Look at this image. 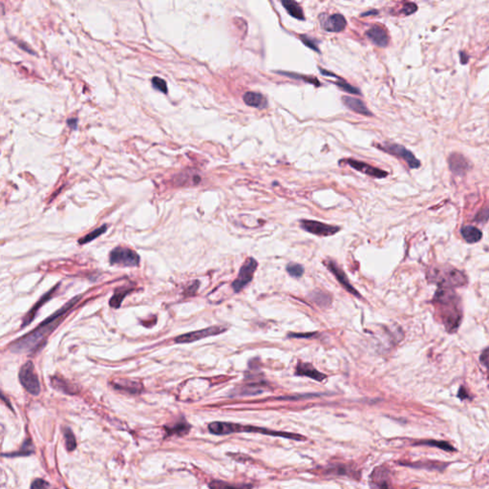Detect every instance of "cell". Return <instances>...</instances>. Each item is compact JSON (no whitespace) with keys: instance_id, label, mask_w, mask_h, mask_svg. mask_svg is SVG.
<instances>
[{"instance_id":"obj_14","label":"cell","mask_w":489,"mask_h":489,"mask_svg":"<svg viewBox=\"0 0 489 489\" xmlns=\"http://www.w3.org/2000/svg\"><path fill=\"white\" fill-rule=\"evenodd\" d=\"M344 161L350 167H352L354 170H358L359 172H362V173L369 175V176H372L374 178L382 179V178L387 177V175H388V173L384 170L373 168L370 165H367L365 162H362V161H359V160L348 159V160H344Z\"/></svg>"},{"instance_id":"obj_17","label":"cell","mask_w":489,"mask_h":489,"mask_svg":"<svg viewBox=\"0 0 489 489\" xmlns=\"http://www.w3.org/2000/svg\"><path fill=\"white\" fill-rule=\"evenodd\" d=\"M448 162L452 172L457 175H464L468 170H470L469 162L459 153L451 154L448 159Z\"/></svg>"},{"instance_id":"obj_36","label":"cell","mask_w":489,"mask_h":489,"mask_svg":"<svg viewBox=\"0 0 489 489\" xmlns=\"http://www.w3.org/2000/svg\"><path fill=\"white\" fill-rule=\"evenodd\" d=\"M151 82H152V86L155 89H157V90H159L160 92H162L164 94H167L168 93V85H167V83L162 78L158 77V76H154Z\"/></svg>"},{"instance_id":"obj_35","label":"cell","mask_w":489,"mask_h":489,"mask_svg":"<svg viewBox=\"0 0 489 489\" xmlns=\"http://www.w3.org/2000/svg\"><path fill=\"white\" fill-rule=\"evenodd\" d=\"M278 74H281V75H285L286 76H289V77H292V78H296V79H303L305 82H308V83H310L312 85H315V86H319V82L314 78V77H310V76H306V75H298V74H293V73H289V72H277Z\"/></svg>"},{"instance_id":"obj_33","label":"cell","mask_w":489,"mask_h":489,"mask_svg":"<svg viewBox=\"0 0 489 489\" xmlns=\"http://www.w3.org/2000/svg\"><path fill=\"white\" fill-rule=\"evenodd\" d=\"M64 438H65L66 447L69 451H74L76 447V442H75V436L73 432L71 431L70 428H65L63 430Z\"/></svg>"},{"instance_id":"obj_42","label":"cell","mask_w":489,"mask_h":489,"mask_svg":"<svg viewBox=\"0 0 489 489\" xmlns=\"http://www.w3.org/2000/svg\"><path fill=\"white\" fill-rule=\"evenodd\" d=\"M67 124H68V126H70L72 129L75 130V129L77 128V119H76V118L68 119V120H67Z\"/></svg>"},{"instance_id":"obj_22","label":"cell","mask_w":489,"mask_h":489,"mask_svg":"<svg viewBox=\"0 0 489 489\" xmlns=\"http://www.w3.org/2000/svg\"><path fill=\"white\" fill-rule=\"evenodd\" d=\"M461 235L467 243H476L481 238V231L475 226H465L461 228Z\"/></svg>"},{"instance_id":"obj_37","label":"cell","mask_w":489,"mask_h":489,"mask_svg":"<svg viewBox=\"0 0 489 489\" xmlns=\"http://www.w3.org/2000/svg\"><path fill=\"white\" fill-rule=\"evenodd\" d=\"M300 39H301L302 42L307 46V47L310 48L311 50L317 52V53H320L319 48H318V45H317V42L315 41V39H313L312 38H310L309 36H306V35H303V36H300L299 37Z\"/></svg>"},{"instance_id":"obj_12","label":"cell","mask_w":489,"mask_h":489,"mask_svg":"<svg viewBox=\"0 0 489 489\" xmlns=\"http://www.w3.org/2000/svg\"><path fill=\"white\" fill-rule=\"evenodd\" d=\"M324 265L328 268L330 272L336 276V278L338 279V281L343 286V288L346 291H348L350 293H352L353 295H355L357 297H361L360 294H359V292L353 287V285L349 281L347 275L345 274V273L343 272V270L339 267L338 264L336 263L335 261H333V260H327V261L324 262Z\"/></svg>"},{"instance_id":"obj_30","label":"cell","mask_w":489,"mask_h":489,"mask_svg":"<svg viewBox=\"0 0 489 489\" xmlns=\"http://www.w3.org/2000/svg\"><path fill=\"white\" fill-rule=\"evenodd\" d=\"M34 453V444L32 442V440H26L23 442L22 447L18 452H15L13 454H6L5 456L7 457H18V456H28Z\"/></svg>"},{"instance_id":"obj_38","label":"cell","mask_w":489,"mask_h":489,"mask_svg":"<svg viewBox=\"0 0 489 489\" xmlns=\"http://www.w3.org/2000/svg\"><path fill=\"white\" fill-rule=\"evenodd\" d=\"M417 10H418V7H417V5L415 3L408 2V3H406L404 6L402 7L401 14H403L404 16H410V15L414 14Z\"/></svg>"},{"instance_id":"obj_9","label":"cell","mask_w":489,"mask_h":489,"mask_svg":"<svg viewBox=\"0 0 489 489\" xmlns=\"http://www.w3.org/2000/svg\"><path fill=\"white\" fill-rule=\"evenodd\" d=\"M377 147L391 155H394L397 158L404 160L411 169H419L421 167L420 160L415 157L414 154L400 144L387 142L384 144H378Z\"/></svg>"},{"instance_id":"obj_18","label":"cell","mask_w":489,"mask_h":489,"mask_svg":"<svg viewBox=\"0 0 489 489\" xmlns=\"http://www.w3.org/2000/svg\"><path fill=\"white\" fill-rule=\"evenodd\" d=\"M57 288H58V285H57L55 288H53L51 291H49L47 293H45V294H44V295H43V296H42V297H41V298L38 300V303H37V304H36V305H35V306H34V307H33V308L30 310L28 313L25 315L24 320H23V322H22V325H21V326H22V328H24V327L28 326L29 324H30V323H31V322L34 320V318L36 317V314H37V311H38V309H39L40 307H42V306H43V305H44V304H45L48 300H50V299L52 298V296L54 295V293H55L56 291H57Z\"/></svg>"},{"instance_id":"obj_20","label":"cell","mask_w":489,"mask_h":489,"mask_svg":"<svg viewBox=\"0 0 489 489\" xmlns=\"http://www.w3.org/2000/svg\"><path fill=\"white\" fill-rule=\"evenodd\" d=\"M244 104L255 108H265L268 105V101L263 95L256 92H247L243 96Z\"/></svg>"},{"instance_id":"obj_34","label":"cell","mask_w":489,"mask_h":489,"mask_svg":"<svg viewBox=\"0 0 489 489\" xmlns=\"http://www.w3.org/2000/svg\"><path fill=\"white\" fill-rule=\"evenodd\" d=\"M338 79H339V80H338V82H336V83H335V85H337V86H339V88H340L341 90H343V91H345V92H348V93H351V94L361 95L360 91H359V89L356 88V87H354V86H352L351 85H349L348 83H346V82H345L343 78H341V77H339V76H338Z\"/></svg>"},{"instance_id":"obj_4","label":"cell","mask_w":489,"mask_h":489,"mask_svg":"<svg viewBox=\"0 0 489 489\" xmlns=\"http://www.w3.org/2000/svg\"><path fill=\"white\" fill-rule=\"evenodd\" d=\"M435 299L445 307L444 310H447V312L443 314V316L445 317L446 328L449 331H455L458 328L461 319L458 307L450 309V307L457 305V302H455V293L446 288H440L435 295Z\"/></svg>"},{"instance_id":"obj_26","label":"cell","mask_w":489,"mask_h":489,"mask_svg":"<svg viewBox=\"0 0 489 489\" xmlns=\"http://www.w3.org/2000/svg\"><path fill=\"white\" fill-rule=\"evenodd\" d=\"M166 430L168 432V436H172V435H175V434L179 435V436H183V435L188 434V431L190 430V425L187 424L184 420V421H181L180 423H177L171 427H166Z\"/></svg>"},{"instance_id":"obj_44","label":"cell","mask_w":489,"mask_h":489,"mask_svg":"<svg viewBox=\"0 0 489 489\" xmlns=\"http://www.w3.org/2000/svg\"><path fill=\"white\" fill-rule=\"evenodd\" d=\"M461 61L462 64H465V63H467V61H468V57H467V55H466L465 53H463V52H461Z\"/></svg>"},{"instance_id":"obj_7","label":"cell","mask_w":489,"mask_h":489,"mask_svg":"<svg viewBox=\"0 0 489 489\" xmlns=\"http://www.w3.org/2000/svg\"><path fill=\"white\" fill-rule=\"evenodd\" d=\"M226 329L227 328L225 326H220V325L211 326V327H208L206 329L199 330V331H195V332H190V333L185 334V335H181L174 340H175V343H178V344L192 343V342H195V341L201 340V339L221 335V334L225 333Z\"/></svg>"},{"instance_id":"obj_16","label":"cell","mask_w":489,"mask_h":489,"mask_svg":"<svg viewBox=\"0 0 489 489\" xmlns=\"http://www.w3.org/2000/svg\"><path fill=\"white\" fill-rule=\"evenodd\" d=\"M367 38L378 47H386L389 43V37L385 29L379 25H374L366 32Z\"/></svg>"},{"instance_id":"obj_31","label":"cell","mask_w":489,"mask_h":489,"mask_svg":"<svg viewBox=\"0 0 489 489\" xmlns=\"http://www.w3.org/2000/svg\"><path fill=\"white\" fill-rule=\"evenodd\" d=\"M418 444L420 445H428V446H435V447H438V448H441L442 450L447 452H455L456 449L452 446L451 444H449L448 442H439V441H422V442H419Z\"/></svg>"},{"instance_id":"obj_13","label":"cell","mask_w":489,"mask_h":489,"mask_svg":"<svg viewBox=\"0 0 489 489\" xmlns=\"http://www.w3.org/2000/svg\"><path fill=\"white\" fill-rule=\"evenodd\" d=\"M320 24L323 30L326 32L339 33L346 28L347 22L346 19L339 14H336L333 16H324L320 17Z\"/></svg>"},{"instance_id":"obj_29","label":"cell","mask_w":489,"mask_h":489,"mask_svg":"<svg viewBox=\"0 0 489 489\" xmlns=\"http://www.w3.org/2000/svg\"><path fill=\"white\" fill-rule=\"evenodd\" d=\"M107 227H108L107 225H104V226H101V227H99V228H97V229H95V230H93V231H91L90 233H88L87 235H85V237L80 238V239L78 240V243H79L80 244H87V243L92 242V241L95 240L96 238H98V237L103 235L104 232L106 231Z\"/></svg>"},{"instance_id":"obj_10","label":"cell","mask_w":489,"mask_h":489,"mask_svg":"<svg viewBox=\"0 0 489 489\" xmlns=\"http://www.w3.org/2000/svg\"><path fill=\"white\" fill-rule=\"evenodd\" d=\"M300 225L304 230L314 235H335L340 230L339 226L327 225L318 221H311V220H302Z\"/></svg>"},{"instance_id":"obj_2","label":"cell","mask_w":489,"mask_h":489,"mask_svg":"<svg viewBox=\"0 0 489 489\" xmlns=\"http://www.w3.org/2000/svg\"><path fill=\"white\" fill-rule=\"evenodd\" d=\"M208 430L211 434L217 435V436H225V435H229V434H232V433L254 432L273 436V437H282V438L295 440V441L306 440L305 437H303L301 435H298V434L277 432V431L269 430V429L263 428V427L251 426V425H240V424H231V423L214 422V423H211L208 425Z\"/></svg>"},{"instance_id":"obj_39","label":"cell","mask_w":489,"mask_h":489,"mask_svg":"<svg viewBox=\"0 0 489 489\" xmlns=\"http://www.w3.org/2000/svg\"><path fill=\"white\" fill-rule=\"evenodd\" d=\"M31 489H51V487H50V484L48 483L47 481L41 480V479H38V480L33 481V483L31 485Z\"/></svg>"},{"instance_id":"obj_21","label":"cell","mask_w":489,"mask_h":489,"mask_svg":"<svg viewBox=\"0 0 489 489\" xmlns=\"http://www.w3.org/2000/svg\"><path fill=\"white\" fill-rule=\"evenodd\" d=\"M281 3L284 6V8L289 13V15L291 17L298 19V20H304L305 19L304 12H303L301 7L298 5L297 2L292 1V0H283Z\"/></svg>"},{"instance_id":"obj_3","label":"cell","mask_w":489,"mask_h":489,"mask_svg":"<svg viewBox=\"0 0 489 489\" xmlns=\"http://www.w3.org/2000/svg\"><path fill=\"white\" fill-rule=\"evenodd\" d=\"M427 277L430 282L436 283L441 288L446 289L463 286L466 283V277L463 273L448 266L434 267L427 273Z\"/></svg>"},{"instance_id":"obj_43","label":"cell","mask_w":489,"mask_h":489,"mask_svg":"<svg viewBox=\"0 0 489 489\" xmlns=\"http://www.w3.org/2000/svg\"><path fill=\"white\" fill-rule=\"evenodd\" d=\"M459 395V397L461 398V399H464V398H467V397H468V395H467L466 391H464V389H463V388H461V390H460L459 395Z\"/></svg>"},{"instance_id":"obj_1","label":"cell","mask_w":489,"mask_h":489,"mask_svg":"<svg viewBox=\"0 0 489 489\" xmlns=\"http://www.w3.org/2000/svg\"><path fill=\"white\" fill-rule=\"evenodd\" d=\"M82 295L75 296L71 300L66 303L63 307H61L52 315H50L47 319L44 320L38 328L33 330L27 335L17 339L13 343H11L9 350L13 353L22 354V353H33L38 351L41 345L45 343V340L48 336L57 328L58 324L64 319V316L67 312L75 306L77 302L82 299Z\"/></svg>"},{"instance_id":"obj_24","label":"cell","mask_w":489,"mask_h":489,"mask_svg":"<svg viewBox=\"0 0 489 489\" xmlns=\"http://www.w3.org/2000/svg\"><path fill=\"white\" fill-rule=\"evenodd\" d=\"M52 385L58 391H61V392L65 393V394H69V395H74L77 392L75 386L71 385L68 381H66L63 378H59L57 376L52 378Z\"/></svg>"},{"instance_id":"obj_8","label":"cell","mask_w":489,"mask_h":489,"mask_svg":"<svg viewBox=\"0 0 489 489\" xmlns=\"http://www.w3.org/2000/svg\"><path fill=\"white\" fill-rule=\"evenodd\" d=\"M257 267L258 263L253 257H250L244 261L235 281L232 283V289L234 292H241L249 283L252 282Z\"/></svg>"},{"instance_id":"obj_28","label":"cell","mask_w":489,"mask_h":489,"mask_svg":"<svg viewBox=\"0 0 489 489\" xmlns=\"http://www.w3.org/2000/svg\"><path fill=\"white\" fill-rule=\"evenodd\" d=\"M130 292H131V290H130V289H124V288L117 290V291L115 292V293H114L112 298L110 299V302H109L110 306H111L112 308H115V309L120 308V307H121L122 302L123 301V299L125 298V296H126V295H127V294H128V293H129Z\"/></svg>"},{"instance_id":"obj_41","label":"cell","mask_w":489,"mask_h":489,"mask_svg":"<svg viewBox=\"0 0 489 489\" xmlns=\"http://www.w3.org/2000/svg\"><path fill=\"white\" fill-rule=\"evenodd\" d=\"M316 335L315 332L313 333H307V334H295V333H292V334H289V338H295V339H309V338H312Z\"/></svg>"},{"instance_id":"obj_25","label":"cell","mask_w":489,"mask_h":489,"mask_svg":"<svg viewBox=\"0 0 489 489\" xmlns=\"http://www.w3.org/2000/svg\"><path fill=\"white\" fill-rule=\"evenodd\" d=\"M310 299L321 308H327L332 304V297L328 293L322 291H314L310 294Z\"/></svg>"},{"instance_id":"obj_19","label":"cell","mask_w":489,"mask_h":489,"mask_svg":"<svg viewBox=\"0 0 489 489\" xmlns=\"http://www.w3.org/2000/svg\"><path fill=\"white\" fill-rule=\"evenodd\" d=\"M342 102L348 107L350 110L356 112V113L364 115V116H373L372 112L367 108L365 104L358 99H355L349 96H343L342 97Z\"/></svg>"},{"instance_id":"obj_6","label":"cell","mask_w":489,"mask_h":489,"mask_svg":"<svg viewBox=\"0 0 489 489\" xmlns=\"http://www.w3.org/2000/svg\"><path fill=\"white\" fill-rule=\"evenodd\" d=\"M109 261L111 265L122 267H137L140 264V256L128 248H116L110 253Z\"/></svg>"},{"instance_id":"obj_32","label":"cell","mask_w":489,"mask_h":489,"mask_svg":"<svg viewBox=\"0 0 489 489\" xmlns=\"http://www.w3.org/2000/svg\"><path fill=\"white\" fill-rule=\"evenodd\" d=\"M286 271L294 278H300L304 274V268L297 263L288 264V266L286 267Z\"/></svg>"},{"instance_id":"obj_15","label":"cell","mask_w":489,"mask_h":489,"mask_svg":"<svg viewBox=\"0 0 489 489\" xmlns=\"http://www.w3.org/2000/svg\"><path fill=\"white\" fill-rule=\"evenodd\" d=\"M295 375L300 376H308L311 379L319 381V382L325 380L326 377H327L326 375L320 373L319 371L316 370L310 363L303 362V361H298L296 368H295Z\"/></svg>"},{"instance_id":"obj_27","label":"cell","mask_w":489,"mask_h":489,"mask_svg":"<svg viewBox=\"0 0 489 489\" xmlns=\"http://www.w3.org/2000/svg\"><path fill=\"white\" fill-rule=\"evenodd\" d=\"M210 489H251L252 485L248 484H231L222 480H213L209 483Z\"/></svg>"},{"instance_id":"obj_5","label":"cell","mask_w":489,"mask_h":489,"mask_svg":"<svg viewBox=\"0 0 489 489\" xmlns=\"http://www.w3.org/2000/svg\"><path fill=\"white\" fill-rule=\"evenodd\" d=\"M19 381L24 389L31 395H38L40 393V383L35 365L32 361H27L19 371Z\"/></svg>"},{"instance_id":"obj_23","label":"cell","mask_w":489,"mask_h":489,"mask_svg":"<svg viewBox=\"0 0 489 489\" xmlns=\"http://www.w3.org/2000/svg\"><path fill=\"white\" fill-rule=\"evenodd\" d=\"M114 388H116L118 390L128 392L130 394H138V393L141 392V389H142L140 383L134 382V381H129V380L117 381V382L114 383Z\"/></svg>"},{"instance_id":"obj_40","label":"cell","mask_w":489,"mask_h":489,"mask_svg":"<svg viewBox=\"0 0 489 489\" xmlns=\"http://www.w3.org/2000/svg\"><path fill=\"white\" fill-rule=\"evenodd\" d=\"M489 219V207L480 210L476 216V221L478 222H485Z\"/></svg>"},{"instance_id":"obj_11","label":"cell","mask_w":489,"mask_h":489,"mask_svg":"<svg viewBox=\"0 0 489 489\" xmlns=\"http://www.w3.org/2000/svg\"><path fill=\"white\" fill-rule=\"evenodd\" d=\"M372 489H392L390 471L385 466H378L374 469L370 477Z\"/></svg>"}]
</instances>
